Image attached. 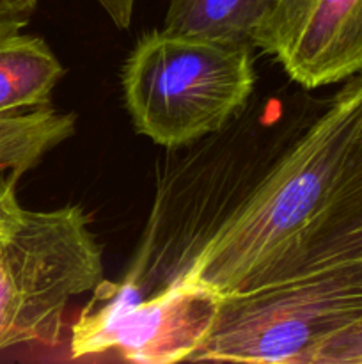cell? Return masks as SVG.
<instances>
[{
    "label": "cell",
    "mask_w": 362,
    "mask_h": 364,
    "mask_svg": "<svg viewBox=\"0 0 362 364\" xmlns=\"http://www.w3.org/2000/svg\"><path fill=\"white\" fill-rule=\"evenodd\" d=\"M362 135V73L346 82L307 134L216 226L180 276L222 297L298 270Z\"/></svg>",
    "instance_id": "6da1fadb"
},
{
    "label": "cell",
    "mask_w": 362,
    "mask_h": 364,
    "mask_svg": "<svg viewBox=\"0 0 362 364\" xmlns=\"http://www.w3.org/2000/svg\"><path fill=\"white\" fill-rule=\"evenodd\" d=\"M96 2H99V6L105 9V13L109 14L110 20L116 23V27H130L135 0H96Z\"/></svg>",
    "instance_id": "5bb4252c"
},
{
    "label": "cell",
    "mask_w": 362,
    "mask_h": 364,
    "mask_svg": "<svg viewBox=\"0 0 362 364\" xmlns=\"http://www.w3.org/2000/svg\"><path fill=\"white\" fill-rule=\"evenodd\" d=\"M350 258H362V135L344 166L325 215L305 247L297 272Z\"/></svg>",
    "instance_id": "ba28073f"
},
{
    "label": "cell",
    "mask_w": 362,
    "mask_h": 364,
    "mask_svg": "<svg viewBox=\"0 0 362 364\" xmlns=\"http://www.w3.org/2000/svg\"><path fill=\"white\" fill-rule=\"evenodd\" d=\"M275 0H169L163 28L252 46Z\"/></svg>",
    "instance_id": "9c48e42d"
},
{
    "label": "cell",
    "mask_w": 362,
    "mask_h": 364,
    "mask_svg": "<svg viewBox=\"0 0 362 364\" xmlns=\"http://www.w3.org/2000/svg\"><path fill=\"white\" fill-rule=\"evenodd\" d=\"M75 114L41 109L0 116V180H14L75 134Z\"/></svg>",
    "instance_id": "30bf717a"
},
{
    "label": "cell",
    "mask_w": 362,
    "mask_h": 364,
    "mask_svg": "<svg viewBox=\"0 0 362 364\" xmlns=\"http://www.w3.org/2000/svg\"><path fill=\"white\" fill-rule=\"evenodd\" d=\"M358 322H362V320H358Z\"/></svg>",
    "instance_id": "9a60e30c"
},
{
    "label": "cell",
    "mask_w": 362,
    "mask_h": 364,
    "mask_svg": "<svg viewBox=\"0 0 362 364\" xmlns=\"http://www.w3.org/2000/svg\"><path fill=\"white\" fill-rule=\"evenodd\" d=\"M23 210L16 199V181L0 180V237L16 226Z\"/></svg>",
    "instance_id": "4fadbf2b"
},
{
    "label": "cell",
    "mask_w": 362,
    "mask_h": 364,
    "mask_svg": "<svg viewBox=\"0 0 362 364\" xmlns=\"http://www.w3.org/2000/svg\"><path fill=\"white\" fill-rule=\"evenodd\" d=\"M311 364H362V322L353 323L319 347Z\"/></svg>",
    "instance_id": "8fae6325"
},
{
    "label": "cell",
    "mask_w": 362,
    "mask_h": 364,
    "mask_svg": "<svg viewBox=\"0 0 362 364\" xmlns=\"http://www.w3.org/2000/svg\"><path fill=\"white\" fill-rule=\"evenodd\" d=\"M252 46L170 32L142 36L123 66V92L137 134L180 148L220 132L254 89Z\"/></svg>",
    "instance_id": "7a4b0ae2"
},
{
    "label": "cell",
    "mask_w": 362,
    "mask_h": 364,
    "mask_svg": "<svg viewBox=\"0 0 362 364\" xmlns=\"http://www.w3.org/2000/svg\"><path fill=\"white\" fill-rule=\"evenodd\" d=\"M102 281V247L84 210H23L16 226L0 237V297L11 348L57 345L70 302Z\"/></svg>",
    "instance_id": "277c9868"
},
{
    "label": "cell",
    "mask_w": 362,
    "mask_h": 364,
    "mask_svg": "<svg viewBox=\"0 0 362 364\" xmlns=\"http://www.w3.org/2000/svg\"><path fill=\"white\" fill-rule=\"evenodd\" d=\"M62 64L38 36H0V116L50 105Z\"/></svg>",
    "instance_id": "52a82bcc"
},
{
    "label": "cell",
    "mask_w": 362,
    "mask_h": 364,
    "mask_svg": "<svg viewBox=\"0 0 362 364\" xmlns=\"http://www.w3.org/2000/svg\"><path fill=\"white\" fill-rule=\"evenodd\" d=\"M305 89L362 73V0H275L254 45Z\"/></svg>",
    "instance_id": "8992f818"
},
{
    "label": "cell",
    "mask_w": 362,
    "mask_h": 364,
    "mask_svg": "<svg viewBox=\"0 0 362 364\" xmlns=\"http://www.w3.org/2000/svg\"><path fill=\"white\" fill-rule=\"evenodd\" d=\"M71 327V359L114 352L138 364L188 361L219 316L222 295L201 281L177 276L142 299L135 281L102 283Z\"/></svg>",
    "instance_id": "5b68a950"
},
{
    "label": "cell",
    "mask_w": 362,
    "mask_h": 364,
    "mask_svg": "<svg viewBox=\"0 0 362 364\" xmlns=\"http://www.w3.org/2000/svg\"><path fill=\"white\" fill-rule=\"evenodd\" d=\"M39 0H0V36L20 32L31 21Z\"/></svg>",
    "instance_id": "7c38bea8"
},
{
    "label": "cell",
    "mask_w": 362,
    "mask_h": 364,
    "mask_svg": "<svg viewBox=\"0 0 362 364\" xmlns=\"http://www.w3.org/2000/svg\"><path fill=\"white\" fill-rule=\"evenodd\" d=\"M362 320V258L309 267L222 297L192 363L311 364L319 347Z\"/></svg>",
    "instance_id": "3957f363"
}]
</instances>
